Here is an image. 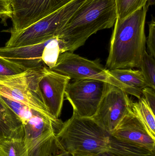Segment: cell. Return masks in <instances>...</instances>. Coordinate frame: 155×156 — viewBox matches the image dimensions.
Returning a JSON list of instances; mask_svg holds the SVG:
<instances>
[{
    "instance_id": "obj_12",
    "label": "cell",
    "mask_w": 155,
    "mask_h": 156,
    "mask_svg": "<svg viewBox=\"0 0 155 156\" xmlns=\"http://www.w3.org/2000/svg\"><path fill=\"white\" fill-rule=\"evenodd\" d=\"M22 123L18 115L0 96V139L23 138Z\"/></svg>"
},
{
    "instance_id": "obj_6",
    "label": "cell",
    "mask_w": 155,
    "mask_h": 156,
    "mask_svg": "<svg viewBox=\"0 0 155 156\" xmlns=\"http://www.w3.org/2000/svg\"><path fill=\"white\" fill-rule=\"evenodd\" d=\"M50 69L73 80L88 79L103 81L128 94L127 87L114 77L98 59L89 60L73 52L66 51L59 55L55 66Z\"/></svg>"
},
{
    "instance_id": "obj_17",
    "label": "cell",
    "mask_w": 155,
    "mask_h": 156,
    "mask_svg": "<svg viewBox=\"0 0 155 156\" xmlns=\"http://www.w3.org/2000/svg\"><path fill=\"white\" fill-rule=\"evenodd\" d=\"M148 0H115L117 18L123 20L147 4Z\"/></svg>"
},
{
    "instance_id": "obj_18",
    "label": "cell",
    "mask_w": 155,
    "mask_h": 156,
    "mask_svg": "<svg viewBox=\"0 0 155 156\" xmlns=\"http://www.w3.org/2000/svg\"><path fill=\"white\" fill-rule=\"evenodd\" d=\"M140 69L148 87L155 90V58L145 50Z\"/></svg>"
},
{
    "instance_id": "obj_9",
    "label": "cell",
    "mask_w": 155,
    "mask_h": 156,
    "mask_svg": "<svg viewBox=\"0 0 155 156\" xmlns=\"http://www.w3.org/2000/svg\"><path fill=\"white\" fill-rule=\"evenodd\" d=\"M132 101L122 89L107 83L95 114L92 118L112 133L132 109Z\"/></svg>"
},
{
    "instance_id": "obj_13",
    "label": "cell",
    "mask_w": 155,
    "mask_h": 156,
    "mask_svg": "<svg viewBox=\"0 0 155 156\" xmlns=\"http://www.w3.org/2000/svg\"><path fill=\"white\" fill-rule=\"evenodd\" d=\"M109 72L114 77L127 87L129 94L138 99L143 96L142 90L147 85L141 70L118 69L109 70Z\"/></svg>"
},
{
    "instance_id": "obj_2",
    "label": "cell",
    "mask_w": 155,
    "mask_h": 156,
    "mask_svg": "<svg viewBox=\"0 0 155 156\" xmlns=\"http://www.w3.org/2000/svg\"><path fill=\"white\" fill-rule=\"evenodd\" d=\"M146 5L123 20L116 18L106 67L108 70L140 68L146 50Z\"/></svg>"
},
{
    "instance_id": "obj_10",
    "label": "cell",
    "mask_w": 155,
    "mask_h": 156,
    "mask_svg": "<svg viewBox=\"0 0 155 156\" xmlns=\"http://www.w3.org/2000/svg\"><path fill=\"white\" fill-rule=\"evenodd\" d=\"M71 78L47 68L39 81L43 101L49 113L59 119L62 112L65 93Z\"/></svg>"
},
{
    "instance_id": "obj_1",
    "label": "cell",
    "mask_w": 155,
    "mask_h": 156,
    "mask_svg": "<svg viewBox=\"0 0 155 156\" xmlns=\"http://www.w3.org/2000/svg\"><path fill=\"white\" fill-rule=\"evenodd\" d=\"M56 144L59 151L72 156H96L107 152L140 155L153 153L118 140L93 118L73 113L56 134Z\"/></svg>"
},
{
    "instance_id": "obj_25",
    "label": "cell",
    "mask_w": 155,
    "mask_h": 156,
    "mask_svg": "<svg viewBox=\"0 0 155 156\" xmlns=\"http://www.w3.org/2000/svg\"><path fill=\"white\" fill-rule=\"evenodd\" d=\"M155 0H148L147 3V5L149 7V6L154 5L155 4Z\"/></svg>"
},
{
    "instance_id": "obj_8",
    "label": "cell",
    "mask_w": 155,
    "mask_h": 156,
    "mask_svg": "<svg viewBox=\"0 0 155 156\" xmlns=\"http://www.w3.org/2000/svg\"><path fill=\"white\" fill-rule=\"evenodd\" d=\"M12 10L9 33L22 31L54 12L72 0H7Z\"/></svg>"
},
{
    "instance_id": "obj_23",
    "label": "cell",
    "mask_w": 155,
    "mask_h": 156,
    "mask_svg": "<svg viewBox=\"0 0 155 156\" xmlns=\"http://www.w3.org/2000/svg\"><path fill=\"white\" fill-rule=\"evenodd\" d=\"M96 156H134L132 155L127 154H121V153H115V152H107L106 154ZM146 156H155V154Z\"/></svg>"
},
{
    "instance_id": "obj_22",
    "label": "cell",
    "mask_w": 155,
    "mask_h": 156,
    "mask_svg": "<svg viewBox=\"0 0 155 156\" xmlns=\"http://www.w3.org/2000/svg\"><path fill=\"white\" fill-rule=\"evenodd\" d=\"M12 12L11 7L7 0H0V19L4 23H5L6 20L10 18Z\"/></svg>"
},
{
    "instance_id": "obj_15",
    "label": "cell",
    "mask_w": 155,
    "mask_h": 156,
    "mask_svg": "<svg viewBox=\"0 0 155 156\" xmlns=\"http://www.w3.org/2000/svg\"><path fill=\"white\" fill-rule=\"evenodd\" d=\"M132 109L139 117L152 136L155 137V113L147 102L143 96L138 102H132Z\"/></svg>"
},
{
    "instance_id": "obj_21",
    "label": "cell",
    "mask_w": 155,
    "mask_h": 156,
    "mask_svg": "<svg viewBox=\"0 0 155 156\" xmlns=\"http://www.w3.org/2000/svg\"><path fill=\"white\" fill-rule=\"evenodd\" d=\"M143 96L147 102L150 106L153 113L155 112V89L151 87H145L142 90Z\"/></svg>"
},
{
    "instance_id": "obj_19",
    "label": "cell",
    "mask_w": 155,
    "mask_h": 156,
    "mask_svg": "<svg viewBox=\"0 0 155 156\" xmlns=\"http://www.w3.org/2000/svg\"><path fill=\"white\" fill-rule=\"evenodd\" d=\"M26 69L0 56V81L23 73Z\"/></svg>"
},
{
    "instance_id": "obj_4",
    "label": "cell",
    "mask_w": 155,
    "mask_h": 156,
    "mask_svg": "<svg viewBox=\"0 0 155 156\" xmlns=\"http://www.w3.org/2000/svg\"><path fill=\"white\" fill-rule=\"evenodd\" d=\"M86 0H72L54 12L29 27L17 32H11L5 47L25 46L42 43L58 36L72 16Z\"/></svg>"
},
{
    "instance_id": "obj_7",
    "label": "cell",
    "mask_w": 155,
    "mask_h": 156,
    "mask_svg": "<svg viewBox=\"0 0 155 156\" xmlns=\"http://www.w3.org/2000/svg\"><path fill=\"white\" fill-rule=\"evenodd\" d=\"M107 83L93 79L73 80L69 83L65 96L72 106L73 113L92 118L95 114Z\"/></svg>"
},
{
    "instance_id": "obj_24",
    "label": "cell",
    "mask_w": 155,
    "mask_h": 156,
    "mask_svg": "<svg viewBox=\"0 0 155 156\" xmlns=\"http://www.w3.org/2000/svg\"><path fill=\"white\" fill-rule=\"evenodd\" d=\"M49 156H72L70 153L66 152H61L54 154H51Z\"/></svg>"
},
{
    "instance_id": "obj_11",
    "label": "cell",
    "mask_w": 155,
    "mask_h": 156,
    "mask_svg": "<svg viewBox=\"0 0 155 156\" xmlns=\"http://www.w3.org/2000/svg\"><path fill=\"white\" fill-rule=\"evenodd\" d=\"M118 140L155 153V137L131 109L111 133Z\"/></svg>"
},
{
    "instance_id": "obj_14",
    "label": "cell",
    "mask_w": 155,
    "mask_h": 156,
    "mask_svg": "<svg viewBox=\"0 0 155 156\" xmlns=\"http://www.w3.org/2000/svg\"><path fill=\"white\" fill-rule=\"evenodd\" d=\"M65 52L62 40L58 36L47 40L42 56V61L48 68L51 69L55 66L59 55Z\"/></svg>"
},
{
    "instance_id": "obj_3",
    "label": "cell",
    "mask_w": 155,
    "mask_h": 156,
    "mask_svg": "<svg viewBox=\"0 0 155 156\" xmlns=\"http://www.w3.org/2000/svg\"><path fill=\"white\" fill-rule=\"evenodd\" d=\"M117 18L115 0H86L77 9L58 36L65 52H73L92 35L113 27Z\"/></svg>"
},
{
    "instance_id": "obj_16",
    "label": "cell",
    "mask_w": 155,
    "mask_h": 156,
    "mask_svg": "<svg viewBox=\"0 0 155 156\" xmlns=\"http://www.w3.org/2000/svg\"><path fill=\"white\" fill-rule=\"evenodd\" d=\"M0 156H27L23 138L8 137L0 139Z\"/></svg>"
},
{
    "instance_id": "obj_5",
    "label": "cell",
    "mask_w": 155,
    "mask_h": 156,
    "mask_svg": "<svg viewBox=\"0 0 155 156\" xmlns=\"http://www.w3.org/2000/svg\"><path fill=\"white\" fill-rule=\"evenodd\" d=\"M47 68L45 66L28 69L0 81V95L22 103L47 117L55 118L47 111L39 89V81Z\"/></svg>"
},
{
    "instance_id": "obj_20",
    "label": "cell",
    "mask_w": 155,
    "mask_h": 156,
    "mask_svg": "<svg viewBox=\"0 0 155 156\" xmlns=\"http://www.w3.org/2000/svg\"><path fill=\"white\" fill-rule=\"evenodd\" d=\"M149 34L146 40L149 54L155 58V18L153 17L151 22L149 23Z\"/></svg>"
}]
</instances>
